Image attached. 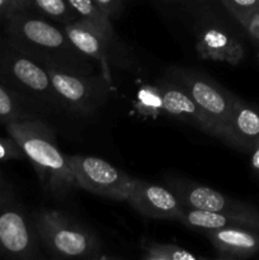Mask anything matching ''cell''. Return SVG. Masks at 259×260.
I'll return each instance as SVG.
<instances>
[{
    "instance_id": "obj_1",
    "label": "cell",
    "mask_w": 259,
    "mask_h": 260,
    "mask_svg": "<svg viewBox=\"0 0 259 260\" xmlns=\"http://www.w3.org/2000/svg\"><path fill=\"white\" fill-rule=\"evenodd\" d=\"M5 37L20 52L45 68L94 74V61L71 43L62 28L30 9H18L4 23Z\"/></svg>"
},
{
    "instance_id": "obj_2",
    "label": "cell",
    "mask_w": 259,
    "mask_h": 260,
    "mask_svg": "<svg viewBox=\"0 0 259 260\" xmlns=\"http://www.w3.org/2000/svg\"><path fill=\"white\" fill-rule=\"evenodd\" d=\"M8 135L18 142L25 157L32 162L42 184L56 197H65L76 185L68 156L56 144L51 127L41 119L5 124Z\"/></svg>"
},
{
    "instance_id": "obj_3",
    "label": "cell",
    "mask_w": 259,
    "mask_h": 260,
    "mask_svg": "<svg viewBox=\"0 0 259 260\" xmlns=\"http://www.w3.org/2000/svg\"><path fill=\"white\" fill-rule=\"evenodd\" d=\"M33 222L40 243L52 258H102L103 245L98 236L65 213L42 208L33 213Z\"/></svg>"
},
{
    "instance_id": "obj_4",
    "label": "cell",
    "mask_w": 259,
    "mask_h": 260,
    "mask_svg": "<svg viewBox=\"0 0 259 260\" xmlns=\"http://www.w3.org/2000/svg\"><path fill=\"white\" fill-rule=\"evenodd\" d=\"M0 83L32 104L63 108L53 89L47 69L20 52L7 37L0 38Z\"/></svg>"
},
{
    "instance_id": "obj_5",
    "label": "cell",
    "mask_w": 259,
    "mask_h": 260,
    "mask_svg": "<svg viewBox=\"0 0 259 260\" xmlns=\"http://www.w3.org/2000/svg\"><path fill=\"white\" fill-rule=\"evenodd\" d=\"M33 218L4 187L0 188V253L2 258L42 259Z\"/></svg>"
},
{
    "instance_id": "obj_6",
    "label": "cell",
    "mask_w": 259,
    "mask_h": 260,
    "mask_svg": "<svg viewBox=\"0 0 259 260\" xmlns=\"http://www.w3.org/2000/svg\"><path fill=\"white\" fill-rule=\"evenodd\" d=\"M46 69L65 109L90 114L98 111L108 99L112 83L102 74H76L55 68Z\"/></svg>"
},
{
    "instance_id": "obj_7",
    "label": "cell",
    "mask_w": 259,
    "mask_h": 260,
    "mask_svg": "<svg viewBox=\"0 0 259 260\" xmlns=\"http://www.w3.org/2000/svg\"><path fill=\"white\" fill-rule=\"evenodd\" d=\"M170 80L179 84L205 112L217 131V139L221 140L238 98L196 70L175 68L170 70Z\"/></svg>"
},
{
    "instance_id": "obj_8",
    "label": "cell",
    "mask_w": 259,
    "mask_h": 260,
    "mask_svg": "<svg viewBox=\"0 0 259 260\" xmlns=\"http://www.w3.org/2000/svg\"><path fill=\"white\" fill-rule=\"evenodd\" d=\"M78 188L114 201H126L134 178L106 160L85 155L68 156Z\"/></svg>"
},
{
    "instance_id": "obj_9",
    "label": "cell",
    "mask_w": 259,
    "mask_h": 260,
    "mask_svg": "<svg viewBox=\"0 0 259 260\" xmlns=\"http://www.w3.org/2000/svg\"><path fill=\"white\" fill-rule=\"evenodd\" d=\"M168 184L169 189L177 196L185 208L235 216L243 218L250 223V226L259 230V211L248 203L228 197L211 187L196 184L188 180L172 179L168 180Z\"/></svg>"
},
{
    "instance_id": "obj_10",
    "label": "cell",
    "mask_w": 259,
    "mask_h": 260,
    "mask_svg": "<svg viewBox=\"0 0 259 260\" xmlns=\"http://www.w3.org/2000/svg\"><path fill=\"white\" fill-rule=\"evenodd\" d=\"M65 35L74 46L83 53L96 62L101 68V74L112 83V65H127L128 57L123 52L114 48L98 30L78 19L75 22L66 23L61 25Z\"/></svg>"
},
{
    "instance_id": "obj_11",
    "label": "cell",
    "mask_w": 259,
    "mask_h": 260,
    "mask_svg": "<svg viewBox=\"0 0 259 260\" xmlns=\"http://www.w3.org/2000/svg\"><path fill=\"white\" fill-rule=\"evenodd\" d=\"M126 202L141 215L157 220L164 218L178 221L184 211V206L170 189L135 178L132 179Z\"/></svg>"
},
{
    "instance_id": "obj_12",
    "label": "cell",
    "mask_w": 259,
    "mask_h": 260,
    "mask_svg": "<svg viewBox=\"0 0 259 260\" xmlns=\"http://www.w3.org/2000/svg\"><path fill=\"white\" fill-rule=\"evenodd\" d=\"M155 86L161 98L164 113L190 124L211 136L217 137V131L212 122L179 84L173 80H161Z\"/></svg>"
},
{
    "instance_id": "obj_13",
    "label": "cell",
    "mask_w": 259,
    "mask_h": 260,
    "mask_svg": "<svg viewBox=\"0 0 259 260\" xmlns=\"http://www.w3.org/2000/svg\"><path fill=\"white\" fill-rule=\"evenodd\" d=\"M203 234L220 259H248L259 254V230L256 229L233 226Z\"/></svg>"
},
{
    "instance_id": "obj_14",
    "label": "cell",
    "mask_w": 259,
    "mask_h": 260,
    "mask_svg": "<svg viewBox=\"0 0 259 260\" xmlns=\"http://www.w3.org/2000/svg\"><path fill=\"white\" fill-rule=\"evenodd\" d=\"M221 140L234 149L250 152L259 140V109L238 98Z\"/></svg>"
},
{
    "instance_id": "obj_15",
    "label": "cell",
    "mask_w": 259,
    "mask_h": 260,
    "mask_svg": "<svg viewBox=\"0 0 259 260\" xmlns=\"http://www.w3.org/2000/svg\"><path fill=\"white\" fill-rule=\"evenodd\" d=\"M196 50L201 58L238 65L244 58L241 43L218 28H206L198 33Z\"/></svg>"
},
{
    "instance_id": "obj_16",
    "label": "cell",
    "mask_w": 259,
    "mask_h": 260,
    "mask_svg": "<svg viewBox=\"0 0 259 260\" xmlns=\"http://www.w3.org/2000/svg\"><path fill=\"white\" fill-rule=\"evenodd\" d=\"M69 4L78 13L79 19H83L90 27L98 30L114 48L124 53V48L121 41L114 33L111 18L101 9L94 0H68Z\"/></svg>"
},
{
    "instance_id": "obj_17",
    "label": "cell",
    "mask_w": 259,
    "mask_h": 260,
    "mask_svg": "<svg viewBox=\"0 0 259 260\" xmlns=\"http://www.w3.org/2000/svg\"><path fill=\"white\" fill-rule=\"evenodd\" d=\"M178 221L184 223L187 228L192 229V230L201 231V233L217 230V229L233 228V226H246V228H253V226H250V223L246 222L245 220L235 217V216H229L217 212H208V211L192 210V208L185 207L182 216H180Z\"/></svg>"
},
{
    "instance_id": "obj_18",
    "label": "cell",
    "mask_w": 259,
    "mask_h": 260,
    "mask_svg": "<svg viewBox=\"0 0 259 260\" xmlns=\"http://www.w3.org/2000/svg\"><path fill=\"white\" fill-rule=\"evenodd\" d=\"M32 103L19 94L15 93L9 86L0 83V123H15L36 119Z\"/></svg>"
},
{
    "instance_id": "obj_19",
    "label": "cell",
    "mask_w": 259,
    "mask_h": 260,
    "mask_svg": "<svg viewBox=\"0 0 259 260\" xmlns=\"http://www.w3.org/2000/svg\"><path fill=\"white\" fill-rule=\"evenodd\" d=\"M27 9L33 10L52 22L60 23L61 25L79 19L78 13L68 0H28Z\"/></svg>"
},
{
    "instance_id": "obj_20",
    "label": "cell",
    "mask_w": 259,
    "mask_h": 260,
    "mask_svg": "<svg viewBox=\"0 0 259 260\" xmlns=\"http://www.w3.org/2000/svg\"><path fill=\"white\" fill-rule=\"evenodd\" d=\"M141 258L145 260H197L200 256L174 244L144 241Z\"/></svg>"
},
{
    "instance_id": "obj_21",
    "label": "cell",
    "mask_w": 259,
    "mask_h": 260,
    "mask_svg": "<svg viewBox=\"0 0 259 260\" xmlns=\"http://www.w3.org/2000/svg\"><path fill=\"white\" fill-rule=\"evenodd\" d=\"M137 101H139V109L141 113L151 116L163 112L161 98L157 91L156 86H144L137 94Z\"/></svg>"
},
{
    "instance_id": "obj_22",
    "label": "cell",
    "mask_w": 259,
    "mask_h": 260,
    "mask_svg": "<svg viewBox=\"0 0 259 260\" xmlns=\"http://www.w3.org/2000/svg\"><path fill=\"white\" fill-rule=\"evenodd\" d=\"M222 3L243 25L256 12V0H222Z\"/></svg>"
},
{
    "instance_id": "obj_23",
    "label": "cell",
    "mask_w": 259,
    "mask_h": 260,
    "mask_svg": "<svg viewBox=\"0 0 259 260\" xmlns=\"http://www.w3.org/2000/svg\"><path fill=\"white\" fill-rule=\"evenodd\" d=\"M24 159H27L24 151L13 137L0 136V161Z\"/></svg>"
},
{
    "instance_id": "obj_24",
    "label": "cell",
    "mask_w": 259,
    "mask_h": 260,
    "mask_svg": "<svg viewBox=\"0 0 259 260\" xmlns=\"http://www.w3.org/2000/svg\"><path fill=\"white\" fill-rule=\"evenodd\" d=\"M101 7V9L108 15L109 18H117L122 12L123 2L122 0H94Z\"/></svg>"
},
{
    "instance_id": "obj_25",
    "label": "cell",
    "mask_w": 259,
    "mask_h": 260,
    "mask_svg": "<svg viewBox=\"0 0 259 260\" xmlns=\"http://www.w3.org/2000/svg\"><path fill=\"white\" fill-rule=\"evenodd\" d=\"M19 9L17 0H0V23H4L13 12Z\"/></svg>"
},
{
    "instance_id": "obj_26",
    "label": "cell",
    "mask_w": 259,
    "mask_h": 260,
    "mask_svg": "<svg viewBox=\"0 0 259 260\" xmlns=\"http://www.w3.org/2000/svg\"><path fill=\"white\" fill-rule=\"evenodd\" d=\"M250 152H251V159H250L251 168H253L254 172L259 175V140L255 144V146L251 149Z\"/></svg>"
},
{
    "instance_id": "obj_27",
    "label": "cell",
    "mask_w": 259,
    "mask_h": 260,
    "mask_svg": "<svg viewBox=\"0 0 259 260\" xmlns=\"http://www.w3.org/2000/svg\"><path fill=\"white\" fill-rule=\"evenodd\" d=\"M19 9H27L28 8V0H17Z\"/></svg>"
},
{
    "instance_id": "obj_28",
    "label": "cell",
    "mask_w": 259,
    "mask_h": 260,
    "mask_svg": "<svg viewBox=\"0 0 259 260\" xmlns=\"http://www.w3.org/2000/svg\"><path fill=\"white\" fill-rule=\"evenodd\" d=\"M256 10H258L259 13V0H256Z\"/></svg>"
},
{
    "instance_id": "obj_29",
    "label": "cell",
    "mask_w": 259,
    "mask_h": 260,
    "mask_svg": "<svg viewBox=\"0 0 259 260\" xmlns=\"http://www.w3.org/2000/svg\"><path fill=\"white\" fill-rule=\"evenodd\" d=\"M3 187V182H2V175H0V188Z\"/></svg>"
},
{
    "instance_id": "obj_30",
    "label": "cell",
    "mask_w": 259,
    "mask_h": 260,
    "mask_svg": "<svg viewBox=\"0 0 259 260\" xmlns=\"http://www.w3.org/2000/svg\"><path fill=\"white\" fill-rule=\"evenodd\" d=\"M0 258H2V253H0Z\"/></svg>"
},
{
    "instance_id": "obj_31",
    "label": "cell",
    "mask_w": 259,
    "mask_h": 260,
    "mask_svg": "<svg viewBox=\"0 0 259 260\" xmlns=\"http://www.w3.org/2000/svg\"><path fill=\"white\" fill-rule=\"evenodd\" d=\"M221 2H222V0H221Z\"/></svg>"
}]
</instances>
